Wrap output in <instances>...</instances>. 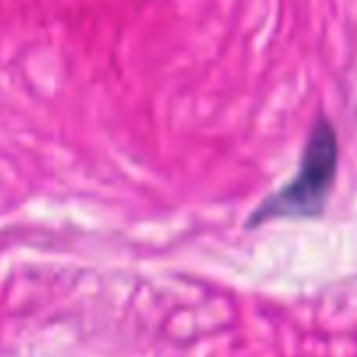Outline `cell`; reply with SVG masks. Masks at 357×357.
<instances>
[{
    "label": "cell",
    "mask_w": 357,
    "mask_h": 357,
    "mask_svg": "<svg viewBox=\"0 0 357 357\" xmlns=\"http://www.w3.org/2000/svg\"><path fill=\"white\" fill-rule=\"evenodd\" d=\"M337 172V137L326 118L316 120L303 149L301 169L284 189L269 196L252 215L250 228L277 218H313L323 211Z\"/></svg>",
    "instance_id": "obj_1"
}]
</instances>
